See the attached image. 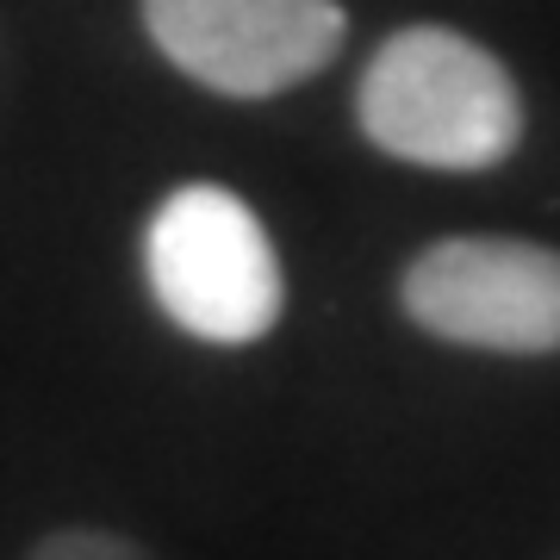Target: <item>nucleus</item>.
<instances>
[{"label": "nucleus", "mask_w": 560, "mask_h": 560, "mask_svg": "<svg viewBox=\"0 0 560 560\" xmlns=\"http://www.w3.org/2000/svg\"><path fill=\"white\" fill-rule=\"evenodd\" d=\"M143 280L162 318L219 349L261 342L280 324L287 280L249 200L219 180H187L143 224Z\"/></svg>", "instance_id": "f03ea898"}, {"label": "nucleus", "mask_w": 560, "mask_h": 560, "mask_svg": "<svg viewBox=\"0 0 560 560\" xmlns=\"http://www.w3.org/2000/svg\"><path fill=\"white\" fill-rule=\"evenodd\" d=\"M355 119L393 162L455 175L504 162L523 138L511 69L448 25H405L374 50L355 88Z\"/></svg>", "instance_id": "f257e3e1"}, {"label": "nucleus", "mask_w": 560, "mask_h": 560, "mask_svg": "<svg viewBox=\"0 0 560 560\" xmlns=\"http://www.w3.org/2000/svg\"><path fill=\"white\" fill-rule=\"evenodd\" d=\"M25 560H156V555L138 548L131 536H113V529H57Z\"/></svg>", "instance_id": "39448f33"}, {"label": "nucleus", "mask_w": 560, "mask_h": 560, "mask_svg": "<svg viewBox=\"0 0 560 560\" xmlns=\"http://www.w3.org/2000/svg\"><path fill=\"white\" fill-rule=\"evenodd\" d=\"M399 305L455 349L560 355V249L529 237H442L405 268Z\"/></svg>", "instance_id": "7ed1b4c3"}, {"label": "nucleus", "mask_w": 560, "mask_h": 560, "mask_svg": "<svg viewBox=\"0 0 560 560\" xmlns=\"http://www.w3.org/2000/svg\"><path fill=\"white\" fill-rule=\"evenodd\" d=\"M143 32L187 81L268 101L330 69L349 20L337 0H143Z\"/></svg>", "instance_id": "20e7f679"}]
</instances>
